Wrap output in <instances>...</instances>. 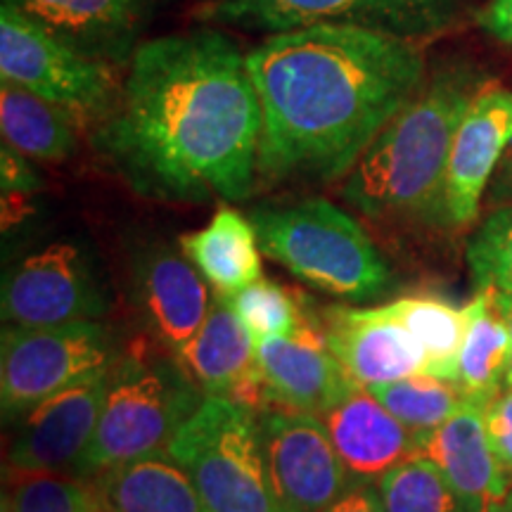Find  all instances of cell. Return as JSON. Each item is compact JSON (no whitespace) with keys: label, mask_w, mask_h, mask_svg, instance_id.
I'll use <instances>...</instances> for the list:
<instances>
[{"label":"cell","mask_w":512,"mask_h":512,"mask_svg":"<svg viewBox=\"0 0 512 512\" xmlns=\"http://www.w3.org/2000/svg\"><path fill=\"white\" fill-rule=\"evenodd\" d=\"M259 138L247 55L219 31H192L140 43L95 147L143 195L242 202Z\"/></svg>","instance_id":"cell-1"},{"label":"cell","mask_w":512,"mask_h":512,"mask_svg":"<svg viewBox=\"0 0 512 512\" xmlns=\"http://www.w3.org/2000/svg\"><path fill=\"white\" fill-rule=\"evenodd\" d=\"M247 72L261 110L256 174L337 181L425 86V57L392 31L313 24L266 38Z\"/></svg>","instance_id":"cell-2"},{"label":"cell","mask_w":512,"mask_h":512,"mask_svg":"<svg viewBox=\"0 0 512 512\" xmlns=\"http://www.w3.org/2000/svg\"><path fill=\"white\" fill-rule=\"evenodd\" d=\"M479 91V76L465 67L444 69L425 83L351 169L344 200L373 221L446 223L448 155Z\"/></svg>","instance_id":"cell-3"},{"label":"cell","mask_w":512,"mask_h":512,"mask_svg":"<svg viewBox=\"0 0 512 512\" xmlns=\"http://www.w3.org/2000/svg\"><path fill=\"white\" fill-rule=\"evenodd\" d=\"M249 221L261 252L316 290L370 302L392 285V268L373 238L349 211L323 197L256 207Z\"/></svg>","instance_id":"cell-4"},{"label":"cell","mask_w":512,"mask_h":512,"mask_svg":"<svg viewBox=\"0 0 512 512\" xmlns=\"http://www.w3.org/2000/svg\"><path fill=\"white\" fill-rule=\"evenodd\" d=\"M204 394L185 375L176 356H121L98 430L74 475L91 479L112 467L164 456Z\"/></svg>","instance_id":"cell-5"},{"label":"cell","mask_w":512,"mask_h":512,"mask_svg":"<svg viewBox=\"0 0 512 512\" xmlns=\"http://www.w3.org/2000/svg\"><path fill=\"white\" fill-rule=\"evenodd\" d=\"M166 456L195 484L207 512H280L268 477L259 418L228 399H204Z\"/></svg>","instance_id":"cell-6"},{"label":"cell","mask_w":512,"mask_h":512,"mask_svg":"<svg viewBox=\"0 0 512 512\" xmlns=\"http://www.w3.org/2000/svg\"><path fill=\"white\" fill-rule=\"evenodd\" d=\"M121 358L117 339L100 323L57 328L5 325L0 337V406L15 422L41 401L112 368Z\"/></svg>","instance_id":"cell-7"},{"label":"cell","mask_w":512,"mask_h":512,"mask_svg":"<svg viewBox=\"0 0 512 512\" xmlns=\"http://www.w3.org/2000/svg\"><path fill=\"white\" fill-rule=\"evenodd\" d=\"M112 69L50 36L10 5H0L3 83L53 102L76 119L107 117L119 98Z\"/></svg>","instance_id":"cell-8"},{"label":"cell","mask_w":512,"mask_h":512,"mask_svg":"<svg viewBox=\"0 0 512 512\" xmlns=\"http://www.w3.org/2000/svg\"><path fill=\"white\" fill-rule=\"evenodd\" d=\"M107 304L98 266L74 240H50L12 261L3 278L0 313L15 328L91 323Z\"/></svg>","instance_id":"cell-9"},{"label":"cell","mask_w":512,"mask_h":512,"mask_svg":"<svg viewBox=\"0 0 512 512\" xmlns=\"http://www.w3.org/2000/svg\"><path fill=\"white\" fill-rule=\"evenodd\" d=\"M256 418L280 512H325L354 489L318 415L268 408Z\"/></svg>","instance_id":"cell-10"},{"label":"cell","mask_w":512,"mask_h":512,"mask_svg":"<svg viewBox=\"0 0 512 512\" xmlns=\"http://www.w3.org/2000/svg\"><path fill=\"white\" fill-rule=\"evenodd\" d=\"M211 17L233 27L285 31L313 24H356L408 38L430 36L451 22L456 0H207Z\"/></svg>","instance_id":"cell-11"},{"label":"cell","mask_w":512,"mask_h":512,"mask_svg":"<svg viewBox=\"0 0 512 512\" xmlns=\"http://www.w3.org/2000/svg\"><path fill=\"white\" fill-rule=\"evenodd\" d=\"M114 366L62 389L12 422L5 453L12 475H74L98 430Z\"/></svg>","instance_id":"cell-12"},{"label":"cell","mask_w":512,"mask_h":512,"mask_svg":"<svg viewBox=\"0 0 512 512\" xmlns=\"http://www.w3.org/2000/svg\"><path fill=\"white\" fill-rule=\"evenodd\" d=\"M140 323L169 356H178L207 320L211 294L188 256L166 242L140 249L131 266Z\"/></svg>","instance_id":"cell-13"},{"label":"cell","mask_w":512,"mask_h":512,"mask_svg":"<svg viewBox=\"0 0 512 512\" xmlns=\"http://www.w3.org/2000/svg\"><path fill=\"white\" fill-rule=\"evenodd\" d=\"M320 328L332 356L361 387L427 375L425 351L389 304L328 306L320 313Z\"/></svg>","instance_id":"cell-14"},{"label":"cell","mask_w":512,"mask_h":512,"mask_svg":"<svg viewBox=\"0 0 512 512\" xmlns=\"http://www.w3.org/2000/svg\"><path fill=\"white\" fill-rule=\"evenodd\" d=\"M256 363L268 408L280 411L320 418L361 387L332 356L320 318L313 316L297 335L256 342Z\"/></svg>","instance_id":"cell-15"},{"label":"cell","mask_w":512,"mask_h":512,"mask_svg":"<svg viewBox=\"0 0 512 512\" xmlns=\"http://www.w3.org/2000/svg\"><path fill=\"white\" fill-rule=\"evenodd\" d=\"M512 143V91L482 86L453 138L446 166L444 209L448 226H470L479 216L503 152Z\"/></svg>","instance_id":"cell-16"},{"label":"cell","mask_w":512,"mask_h":512,"mask_svg":"<svg viewBox=\"0 0 512 512\" xmlns=\"http://www.w3.org/2000/svg\"><path fill=\"white\" fill-rule=\"evenodd\" d=\"M176 358L204 399H228L254 413L268 411L254 337L219 292L211 297L200 332Z\"/></svg>","instance_id":"cell-17"},{"label":"cell","mask_w":512,"mask_h":512,"mask_svg":"<svg viewBox=\"0 0 512 512\" xmlns=\"http://www.w3.org/2000/svg\"><path fill=\"white\" fill-rule=\"evenodd\" d=\"M86 57L119 67L138 50L150 0H3Z\"/></svg>","instance_id":"cell-18"},{"label":"cell","mask_w":512,"mask_h":512,"mask_svg":"<svg viewBox=\"0 0 512 512\" xmlns=\"http://www.w3.org/2000/svg\"><path fill=\"white\" fill-rule=\"evenodd\" d=\"M320 420L328 427L354 486H373L396 465L418 456L415 434L406 430L366 387L351 392L320 415Z\"/></svg>","instance_id":"cell-19"},{"label":"cell","mask_w":512,"mask_h":512,"mask_svg":"<svg viewBox=\"0 0 512 512\" xmlns=\"http://www.w3.org/2000/svg\"><path fill=\"white\" fill-rule=\"evenodd\" d=\"M415 439L418 456L432 460L472 508L486 512L510 491L512 482L498 465L486 434L484 408L465 403L444 425Z\"/></svg>","instance_id":"cell-20"},{"label":"cell","mask_w":512,"mask_h":512,"mask_svg":"<svg viewBox=\"0 0 512 512\" xmlns=\"http://www.w3.org/2000/svg\"><path fill=\"white\" fill-rule=\"evenodd\" d=\"M91 482L102 512H207L195 484L166 453L112 467Z\"/></svg>","instance_id":"cell-21"},{"label":"cell","mask_w":512,"mask_h":512,"mask_svg":"<svg viewBox=\"0 0 512 512\" xmlns=\"http://www.w3.org/2000/svg\"><path fill=\"white\" fill-rule=\"evenodd\" d=\"M465 337L460 347L456 387L465 403L489 408L505 389L510 363V330L494 290H477L465 304Z\"/></svg>","instance_id":"cell-22"},{"label":"cell","mask_w":512,"mask_h":512,"mask_svg":"<svg viewBox=\"0 0 512 512\" xmlns=\"http://www.w3.org/2000/svg\"><path fill=\"white\" fill-rule=\"evenodd\" d=\"M181 252L219 294H233L261 275V247L249 216L219 209L202 230L181 238Z\"/></svg>","instance_id":"cell-23"},{"label":"cell","mask_w":512,"mask_h":512,"mask_svg":"<svg viewBox=\"0 0 512 512\" xmlns=\"http://www.w3.org/2000/svg\"><path fill=\"white\" fill-rule=\"evenodd\" d=\"M74 119V114L24 88L12 86V83L0 86L3 143L12 145L29 159L62 162L72 157L79 145Z\"/></svg>","instance_id":"cell-24"},{"label":"cell","mask_w":512,"mask_h":512,"mask_svg":"<svg viewBox=\"0 0 512 512\" xmlns=\"http://www.w3.org/2000/svg\"><path fill=\"white\" fill-rule=\"evenodd\" d=\"M403 325L413 332L427 356V375L456 382L460 347L465 337V306L444 302L432 294H411L389 302Z\"/></svg>","instance_id":"cell-25"},{"label":"cell","mask_w":512,"mask_h":512,"mask_svg":"<svg viewBox=\"0 0 512 512\" xmlns=\"http://www.w3.org/2000/svg\"><path fill=\"white\" fill-rule=\"evenodd\" d=\"M370 394L415 437L437 430L465 406L456 384L432 375H413L406 380L375 384L370 387Z\"/></svg>","instance_id":"cell-26"},{"label":"cell","mask_w":512,"mask_h":512,"mask_svg":"<svg viewBox=\"0 0 512 512\" xmlns=\"http://www.w3.org/2000/svg\"><path fill=\"white\" fill-rule=\"evenodd\" d=\"M384 512H482L458 496L432 460L413 456L375 484Z\"/></svg>","instance_id":"cell-27"},{"label":"cell","mask_w":512,"mask_h":512,"mask_svg":"<svg viewBox=\"0 0 512 512\" xmlns=\"http://www.w3.org/2000/svg\"><path fill=\"white\" fill-rule=\"evenodd\" d=\"M235 311L254 342L275 337H292L311 320L309 304L299 302L294 294L275 280L259 278L245 290L221 294Z\"/></svg>","instance_id":"cell-28"},{"label":"cell","mask_w":512,"mask_h":512,"mask_svg":"<svg viewBox=\"0 0 512 512\" xmlns=\"http://www.w3.org/2000/svg\"><path fill=\"white\" fill-rule=\"evenodd\" d=\"M475 290H494L512 297V207H498L467 245Z\"/></svg>","instance_id":"cell-29"},{"label":"cell","mask_w":512,"mask_h":512,"mask_svg":"<svg viewBox=\"0 0 512 512\" xmlns=\"http://www.w3.org/2000/svg\"><path fill=\"white\" fill-rule=\"evenodd\" d=\"M15 512H102L91 479L76 475H12Z\"/></svg>","instance_id":"cell-30"},{"label":"cell","mask_w":512,"mask_h":512,"mask_svg":"<svg viewBox=\"0 0 512 512\" xmlns=\"http://www.w3.org/2000/svg\"><path fill=\"white\" fill-rule=\"evenodd\" d=\"M0 181H3V223L17 221L19 202H29L41 190V178L31 166L29 157L3 143L0 147Z\"/></svg>","instance_id":"cell-31"},{"label":"cell","mask_w":512,"mask_h":512,"mask_svg":"<svg viewBox=\"0 0 512 512\" xmlns=\"http://www.w3.org/2000/svg\"><path fill=\"white\" fill-rule=\"evenodd\" d=\"M484 422L498 465L512 482V387H505L503 394L486 408Z\"/></svg>","instance_id":"cell-32"},{"label":"cell","mask_w":512,"mask_h":512,"mask_svg":"<svg viewBox=\"0 0 512 512\" xmlns=\"http://www.w3.org/2000/svg\"><path fill=\"white\" fill-rule=\"evenodd\" d=\"M479 22L491 36L512 46V0H491L479 12Z\"/></svg>","instance_id":"cell-33"},{"label":"cell","mask_w":512,"mask_h":512,"mask_svg":"<svg viewBox=\"0 0 512 512\" xmlns=\"http://www.w3.org/2000/svg\"><path fill=\"white\" fill-rule=\"evenodd\" d=\"M325 512H384L375 486L358 484Z\"/></svg>","instance_id":"cell-34"},{"label":"cell","mask_w":512,"mask_h":512,"mask_svg":"<svg viewBox=\"0 0 512 512\" xmlns=\"http://www.w3.org/2000/svg\"><path fill=\"white\" fill-rule=\"evenodd\" d=\"M489 192L491 200L501 207H512V143L508 145V150L503 152L501 162L496 166V174L489 183Z\"/></svg>","instance_id":"cell-35"},{"label":"cell","mask_w":512,"mask_h":512,"mask_svg":"<svg viewBox=\"0 0 512 512\" xmlns=\"http://www.w3.org/2000/svg\"><path fill=\"white\" fill-rule=\"evenodd\" d=\"M494 294H496L498 309H501L510 330V363H508V375H505V387H512V297H508V294H498V292Z\"/></svg>","instance_id":"cell-36"},{"label":"cell","mask_w":512,"mask_h":512,"mask_svg":"<svg viewBox=\"0 0 512 512\" xmlns=\"http://www.w3.org/2000/svg\"><path fill=\"white\" fill-rule=\"evenodd\" d=\"M486 512H512V486H510L508 494H505L501 501L491 503L489 508H486Z\"/></svg>","instance_id":"cell-37"},{"label":"cell","mask_w":512,"mask_h":512,"mask_svg":"<svg viewBox=\"0 0 512 512\" xmlns=\"http://www.w3.org/2000/svg\"><path fill=\"white\" fill-rule=\"evenodd\" d=\"M0 512H15V501H12V496H10L8 489H5L3 501H0Z\"/></svg>","instance_id":"cell-38"}]
</instances>
